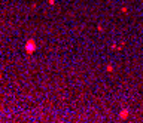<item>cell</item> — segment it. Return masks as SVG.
Listing matches in <instances>:
<instances>
[{"label":"cell","mask_w":143,"mask_h":123,"mask_svg":"<svg viewBox=\"0 0 143 123\" xmlns=\"http://www.w3.org/2000/svg\"><path fill=\"white\" fill-rule=\"evenodd\" d=\"M36 48H37V44H36V42H34V39H29V40L25 42V44H24V49H25V52L29 53V55L34 53Z\"/></svg>","instance_id":"1"},{"label":"cell","mask_w":143,"mask_h":123,"mask_svg":"<svg viewBox=\"0 0 143 123\" xmlns=\"http://www.w3.org/2000/svg\"><path fill=\"white\" fill-rule=\"evenodd\" d=\"M125 116H127V110H124L122 113H121V117H125Z\"/></svg>","instance_id":"2"},{"label":"cell","mask_w":143,"mask_h":123,"mask_svg":"<svg viewBox=\"0 0 143 123\" xmlns=\"http://www.w3.org/2000/svg\"><path fill=\"white\" fill-rule=\"evenodd\" d=\"M48 3L49 4H54V3H55V0H48Z\"/></svg>","instance_id":"3"}]
</instances>
